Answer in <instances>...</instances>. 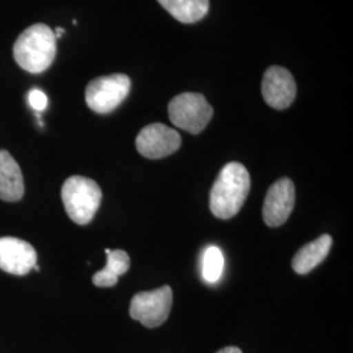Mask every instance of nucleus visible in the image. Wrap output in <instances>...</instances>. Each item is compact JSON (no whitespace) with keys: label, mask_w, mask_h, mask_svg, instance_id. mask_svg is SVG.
<instances>
[{"label":"nucleus","mask_w":353,"mask_h":353,"mask_svg":"<svg viewBox=\"0 0 353 353\" xmlns=\"http://www.w3.org/2000/svg\"><path fill=\"white\" fill-rule=\"evenodd\" d=\"M250 191V174L240 163L225 165L214 181L210 194L211 212L221 220L240 212Z\"/></svg>","instance_id":"f257e3e1"},{"label":"nucleus","mask_w":353,"mask_h":353,"mask_svg":"<svg viewBox=\"0 0 353 353\" xmlns=\"http://www.w3.org/2000/svg\"><path fill=\"white\" fill-rule=\"evenodd\" d=\"M57 55V38L54 30L45 24L26 28L13 45L16 63L32 74L46 71Z\"/></svg>","instance_id":"f03ea898"},{"label":"nucleus","mask_w":353,"mask_h":353,"mask_svg":"<svg viewBox=\"0 0 353 353\" xmlns=\"http://www.w3.org/2000/svg\"><path fill=\"white\" fill-rule=\"evenodd\" d=\"M102 191L97 182L87 176H72L62 186V201L70 219L79 225H87L101 204Z\"/></svg>","instance_id":"7ed1b4c3"},{"label":"nucleus","mask_w":353,"mask_h":353,"mask_svg":"<svg viewBox=\"0 0 353 353\" xmlns=\"http://www.w3.org/2000/svg\"><path fill=\"white\" fill-rule=\"evenodd\" d=\"M172 123L190 134H199L210 123L214 115L212 106L201 93H181L168 106Z\"/></svg>","instance_id":"20e7f679"},{"label":"nucleus","mask_w":353,"mask_h":353,"mask_svg":"<svg viewBox=\"0 0 353 353\" xmlns=\"http://www.w3.org/2000/svg\"><path fill=\"white\" fill-rule=\"evenodd\" d=\"M130 90L131 79L125 74L100 76L85 89V102L94 113H112L126 100Z\"/></svg>","instance_id":"39448f33"},{"label":"nucleus","mask_w":353,"mask_h":353,"mask_svg":"<svg viewBox=\"0 0 353 353\" xmlns=\"http://www.w3.org/2000/svg\"><path fill=\"white\" fill-rule=\"evenodd\" d=\"M173 303V290L169 285L137 293L130 306V316L143 326L154 328L168 319Z\"/></svg>","instance_id":"423d86ee"},{"label":"nucleus","mask_w":353,"mask_h":353,"mask_svg":"<svg viewBox=\"0 0 353 353\" xmlns=\"http://www.w3.org/2000/svg\"><path fill=\"white\" fill-rule=\"evenodd\" d=\"M181 135L164 123H151L143 127L137 137V150L141 156L159 160L173 154L181 147Z\"/></svg>","instance_id":"0eeeda50"},{"label":"nucleus","mask_w":353,"mask_h":353,"mask_svg":"<svg viewBox=\"0 0 353 353\" xmlns=\"http://www.w3.org/2000/svg\"><path fill=\"white\" fill-rule=\"evenodd\" d=\"M296 202V190L290 178L276 181L267 191L263 203V221L271 228L283 225L293 211Z\"/></svg>","instance_id":"6e6552de"},{"label":"nucleus","mask_w":353,"mask_h":353,"mask_svg":"<svg viewBox=\"0 0 353 353\" xmlns=\"http://www.w3.org/2000/svg\"><path fill=\"white\" fill-rule=\"evenodd\" d=\"M297 94V85L288 70L272 65L267 68L262 80V96L268 106L284 110L290 108Z\"/></svg>","instance_id":"1a4fd4ad"},{"label":"nucleus","mask_w":353,"mask_h":353,"mask_svg":"<svg viewBox=\"0 0 353 353\" xmlns=\"http://www.w3.org/2000/svg\"><path fill=\"white\" fill-rule=\"evenodd\" d=\"M36 265L37 252L29 242L16 237L0 239V270L23 276Z\"/></svg>","instance_id":"9d476101"},{"label":"nucleus","mask_w":353,"mask_h":353,"mask_svg":"<svg viewBox=\"0 0 353 353\" xmlns=\"http://www.w3.org/2000/svg\"><path fill=\"white\" fill-rule=\"evenodd\" d=\"M24 178L19 164L12 156L0 150V199L17 202L24 196Z\"/></svg>","instance_id":"9b49d317"},{"label":"nucleus","mask_w":353,"mask_h":353,"mask_svg":"<svg viewBox=\"0 0 353 353\" xmlns=\"http://www.w3.org/2000/svg\"><path fill=\"white\" fill-rule=\"evenodd\" d=\"M332 239L328 234H322L316 240L309 242L307 245L303 246L292 261V268L299 275H306L312 270H314L316 265H321L331 249Z\"/></svg>","instance_id":"f8f14e48"},{"label":"nucleus","mask_w":353,"mask_h":353,"mask_svg":"<svg viewBox=\"0 0 353 353\" xmlns=\"http://www.w3.org/2000/svg\"><path fill=\"white\" fill-rule=\"evenodd\" d=\"M108 255V262L105 268L93 275V284L99 288L114 287L118 279L125 275L130 268V256L125 250H105Z\"/></svg>","instance_id":"ddd939ff"},{"label":"nucleus","mask_w":353,"mask_h":353,"mask_svg":"<svg viewBox=\"0 0 353 353\" xmlns=\"http://www.w3.org/2000/svg\"><path fill=\"white\" fill-rule=\"evenodd\" d=\"M176 21L194 24L201 21L210 10V0H157Z\"/></svg>","instance_id":"4468645a"},{"label":"nucleus","mask_w":353,"mask_h":353,"mask_svg":"<svg viewBox=\"0 0 353 353\" xmlns=\"http://www.w3.org/2000/svg\"><path fill=\"white\" fill-rule=\"evenodd\" d=\"M224 270V256L217 246H210L203 254L202 275L207 283H216Z\"/></svg>","instance_id":"2eb2a0df"},{"label":"nucleus","mask_w":353,"mask_h":353,"mask_svg":"<svg viewBox=\"0 0 353 353\" xmlns=\"http://www.w3.org/2000/svg\"><path fill=\"white\" fill-rule=\"evenodd\" d=\"M29 103H30V106H32L34 110L42 112V110H45L46 106H48V97H46V94H45L42 90H39V89H32V90L29 92Z\"/></svg>","instance_id":"dca6fc26"},{"label":"nucleus","mask_w":353,"mask_h":353,"mask_svg":"<svg viewBox=\"0 0 353 353\" xmlns=\"http://www.w3.org/2000/svg\"><path fill=\"white\" fill-rule=\"evenodd\" d=\"M216 353H242V351L239 347H225V348H223V350H220Z\"/></svg>","instance_id":"f3484780"},{"label":"nucleus","mask_w":353,"mask_h":353,"mask_svg":"<svg viewBox=\"0 0 353 353\" xmlns=\"http://www.w3.org/2000/svg\"><path fill=\"white\" fill-rule=\"evenodd\" d=\"M64 30L62 28H57L55 29V32H54V34H55V38H61L62 37V34H63Z\"/></svg>","instance_id":"a211bd4d"}]
</instances>
